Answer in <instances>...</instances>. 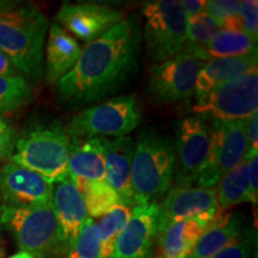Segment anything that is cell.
Wrapping results in <instances>:
<instances>
[{
  "instance_id": "cell-1",
  "label": "cell",
  "mask_w": 258,
  "mask_h": 258,
  "mask_svg": "<svg viewBox=\"0 0 258 258\" xmlns=\"http://www.w3.org/2000/svg\"><path fill=\"white\" fill-rule=\"evenodd\" d=\"M140 41L138 19L131 16L86 43L73 69L56 84L59 101L69 106L97 104L127 86L139 70Z\"/></svg>"
},
{
  "instance_id": "cell-2",
  "label": "cell",
  "mask_w": 258,
  "mask_h": 258,
  "mask_svg": "<svg viewBox=\"0 0 258 258\" xmlns=\"http://www.w3.org/2000/svg\"><path fill=\"white\" fill-rule=\"evenodd\" d=\"M47 31L48 19L35 6H18L0 14V50L29 84H37L43 76Z\"/></svg>"
},
{
  "instance_id": "cell-3",
  "label": "cell",
  "mask_w": 258,
  "mask_h": 258,
  "mask_svg": "<svg viewBox=\"0 0 258 258\" xmlns=\"http://www.w3.org/2000/svg\"><path fill=\"white\" fill-rule=\"evenodd\" d=\"M176 171V148L169 138L145 129L135 141L131 183L135 201L157 203L169 191Z\"/></svg>"
},
{
  "instance_id": "cell-4",
  "label": "cell",
  "mask_w": 258,
  "mask_h": 258,
  "mask_svg": "<svg viewBox=\"0 0 258 258\" xmlns=\"http://www.w3.org/2000/svg\"><path fill=\"white\" fill-rule=\"evenodd\" d=\"M0 226L12 234L19 251L35 258H57L69 253L57 227L53 205L0 206Z\"/></svg>"
},
{
  "instance_id": "cell-5",
  "label": "cell",
  "mask_w": 258,
  "mask_h": 258,
  "mask_svg": "<svg viewBox=\"0 0 258 258\" xmlns=\"http://www.w3.org/2000/svg\"><path fill=\"white\" fill-rule=\"evenodd\" d=\"M71 139L59 123L41 125L16 140L12 163L34 171L49 184L69 178Z\"/></svg>"
},
{
  "instance_id": "cell-6",
  "label": "cell",
  "mask_w": 258,
  "mask_h": 258,
  "mask_svg": "<svg viewBox=\"0 0 258 258\" xmlns=\"http://www.w3.org/2000/svg\"><path fill=\"white\" fill-rule=\"evenodd\" d=\"M141 118L137 96L122 95L80 111L64 131L70 139L125 137L140 124Z\"/></svg>"
},
{
  "instance_id": "cell-7",
  "label": "cell",
  "mask_w": 258,
  "mask_h": 258,
  "mask_svg": "<svg viewBox=\"0 0 258 258\" xmlns=\"http://www.w3.org/2000/svg\"><path fill=\"white\" fill-rule=\"evenodd\" d=\"M145 18L144 38L148 56L163 62L182 53L188 17L179 0H154L141 8Z\"/></svg>"
},
{
  "instance_id": "cell-8",
  "label": "cell",
  "mask_w": 258,
  "mask_h": 258,
  "mask_svg": "<svg viewBox=\"0 0 258 258\" xmlns=\"http://www.w3.org/2000/svg\"><path fill=\"white\" fill-rule=\"evenodd\" d=\"M258 108L257 69L215 86L196 98L192 112L203 120H245Z\"/></svg>"
},
{
  "instance_id": "cell-9",
  "label": "cell",
  "mask_w": 258,
  "mask_h": 258,
  "mask_svg": "<svg viewBox=\"0 0 258 258\" xmlns=\"http://www.w3.org/2000/svg\"><path fill=\"white\" fill-rule=\"evenodd\" d=\"M211 131V148L207 163L198 176V188L212 189L226 173L238 165L247 152L245 120H213Z\"/></svg>"
},
{
  "instance_id": "cell-10",
  "label": "cell",
  "mask_w": 258,
  "mask_h": 258,
  "mask_svg": "<svg viewBox=\"0 0 258 258\" xmlns=\"http://www.w3.org/2000/svg\"><path fill=\"white\" fill-rule=\"evenodd\" d=\"M206 61L194 54L182 53L153 64L147 82V93L156 105L188 99L195 92L198 74Z\"/></svg>"
},
{
  "instance_id": "cell-11",
  "label": "cell",
  "mask_w": 258,
  "mask_h": 258,
  "mask_svg": "<svg viewBox=\"0 0 258 258\" xmlns=\"http://www.w3.org/2000/svg\"><path fill=\"white\" fill-rule=\"evenodd\" d=\"M177 186H191L207 163L211 131L206 120L186 116L179 122L176 141Z\"/></svg>"
},
{
  "instance_id": "cell-12",
  "label": "cell",
  "mask_w": 258,
  "mask_h": 258,
  "mask_svg": "<svg viewBox=\"0 0 258 258\" xmlns=\"http://www.w3.org/2000/svg\"><path fill=\"white\" fill-rule=\"evenodd\" d=\"M53 185L34 171L10 163L0 166V201L3 206L30 207L51 203Z\"/></svg>"
},
{
  "instance_id": "cell-13",
  "label": "cell",
  "mask_w": 258,
  "mask_h": 258,
  "mask_svg": "<svg viewBox=\"0 0 258 258\" xmlns=\"http://www.w3.org/2000/svg\"><path fill=\"white\" fill-rule=\"evenodd\" d=\"M55 18L59 22L57 24L62 25L67 32L89 43L104 35L124 17L120 10L106 5L64 3Z\"/></svg>"
},
{
  "instance_id": "cell-14",
  "label": "cell",
  "mask_w": 258,
  "mask_h": 258,
  "mask_svg": "<svg viewBox=\"0 0 258 258\" xmlns=\"http://www.w3.org/2000/svg\"><path fill=\"white\" fill-rule=\"evenodd\" d=\"M158 203H139L116 239L111 258H151L157 239Z\"/></svg>"
},
{
  "instance_id": "cell-15",
  "label": "cell",
  "mask_w": 258,
  "mask_h": 258,
  "mask_svg": "<svg viewBox=\"0 0 258 258\" xmlns=\"http://www.w3.org/2000/svg\"><path fill=\"white\" fill-rule=\"evenodd\" d=\"M219 208L215 189L175 186L158 205L157 235L172 222Z\"/></svg>"
},
{
  "instance_id": "cell-16",
  "label": "cell",
  "mask_w": 258,
  "mask_h": 258,
  "mask_svg": "<svg viewBox=\"0 0 258 258\" xmlns=\"http://www.w3.org/2000/svg\"><path fill=\"white\" fill-rule=\"evenodd\" d=\"M51 205L55 213L61 239L70 251L74 240L78 237L80 227L88 219V212L82 192L71 177L56 183L54 186Z\"/></svg>"
},
{
  "instance_id": "cell-17",
  "label": "cell",
  "mask_w": 258,
  "mask_h": 258,
  "mask_svg": "<svg viewBox=\"0 0 258 258\" xmlns=\"http://www.w3.org/2000/svg\"><path fill=\"white\" fill-rule=\"evenodd\" d=\"M135 141L131 137L105 138V182L120 196L122 205L137 206L131 183V165Z\"/></svg>"
},
{
  "instance_id": "cell-18",
  "label": "cell",
  "mask_w": 258,
  "mask_h": 258,
  "mask_svg": "<svg viewBox=\"0 0 258 258\" xmlns=\"http://www.w3.org/2000/svg\"><path fill=\"white\" fill-rule=\"evenodd\" d=\"M222 214L220 209L215 208L167 226L157 235L161 258H185L206 228Z\"/></svg>"
},
{
  "instance_id": "cell-19",
  "label": "cell",
  "mask_w": 258,
  "mask_h": 258,
  "mask_svg": "<svg viewBox=\"0 0 258 258\" xmlns=\"http://www.w3.org/2000/svg\"><path fill=\"white\" fill-rule=\"evenodd\" d=\"M105 138H73L70 144L69 175L72 179H105Z\"/></svg>"
},
{
  "instance_id": "cell-20",
  "label": "cell",
  "mask_w": 258,
  "mask_h": 258,
  "mask_svg": "<svg viewBox=\"0 0 258 258\" xmlns=\"http://www.w3.org/2000/svg\"><path fill=\"white\" fill-rule=\"evenodd\" d=\"M82 48L72 35L57 23H51L46 47V80L56 85L79 59Z\"/></svg>"
},
{
  "instance_id": "cell-21",
  "label": "cell",
  "mask_w": 258,
  "mask_h": 258,
  "mask_svg": "<svg viewBox=\"0 0 258 258\" xmlns=\"http://www.w3.org/2000/svg\"><path fill=\"white\" fill-rule=\"evenodd\" d=\"M257 51L243 56L215 57L206 61L196 78L194 96L200 98L215 86L257 69Z\"/></svg>"
},
{
  "instance_id": "cell-22",
  "label": "cell",
  "mask_w": 258,
  "mask_h": 258,
  "mask_svg": "<svg viewBox=\"0 0 258 258\" xmlns=\"http://www.w3.org/2000/svg\"><path fill=\"white\" fill-rule=\"evenodd\" d=\"M243 228V218L238 213L220 215L206 228L185 258H212L233 241Z\"/></svg>"
},
{
  "instance_id": "cell-23",
  "label": "cell",
  "mask_w": 258,
  "mask_h": 258,
  "mask_svg": "<svg viewBox=\"0 0 258 258\" xmlns=\"http://www.w3.org/2000/svg\"><path fill=\"white\" fill-rule=\"evenodd\" d=\"M257 40L245 31L221 30L209 41V43L198 54V57L208 61L215 57L243 56L256 53Z\"/></svg>"
},
{
  "instance_id": "cell-24",
  "label": "cell",
  "mask_w": 258,
  "mask_h": 258,
  "mask_svg": "<svg viewBox=\"0 0 258 258\" xmlns=\"http://www.w3.org/2000/svg\"><path fill=\"white\" fill-rule=\"evenodd\" d=\"M247 165L249 157L245 154L244 159L219 180L215 194L218 207L222 213L239 203L250 202Z\"/></svg>"
},
{
  "instance_id": "cell-25",
  "label": "cell",
  "mask_w": 258,
  "mask_h": 258,
  "mask_svg": "<svg viewBox=\"0 0 258 258\" xmlns=\"http://www.w3.org/2000/svg\"><path fill=\"white\" fill-rule=\"evenodd\" d=\"M74 182L82 192L86 212L91 219L103 217L115 206L122 205L120 196L105 180L76 179Z\"/></svg>"
},
{
  "instance_id": "cell-26",
  "label": "cell",
  "mask_w": 258,
  "mask_h": 258,
  "mask_svg": "<svg viewBox=\"0 0 258 258\" xmlns=\"http://www.w3.org/2000/svg\"><path fill=\"white\" fill-rule=\"evenodd\" d=\"M132 208L124 205H117L103 215L96 224V233L99 241L102 258H111L116 239L121 233L131 217Z\"/></svg>"
},
{
  "instance_id": "cell-27",
  "label": "cell",
  "mask_w": 258,
  "mask_h": 258,
  "mask_svg": "<svg viewBox=\"0 0 258 258\" xmlns=\"http://www.w3.org/2000/svg\"><path fill=\"white\" fill-rule=\"evenodd\" d=\"M220 24L207 12L189 17L185 29V44L183 51L198 56L200 51L207 46L209 41L220 31Z\"/></svg>"
},
{
  "instance_id": "cell-28",
  "label": "cell",
  "mask_w": 258,
  "mask_h": 258,
  "mask_svg": "<svg viewBox=\"0 0 258 258\" xmlns=\"http://www.w3.org/2000/svg\"><path fill=\"white\" fill-rule=\"evenodd\" d=\"M31 86L23 77H0V116L17 111L31 101Z\"/></svg>"
},
{
  "instance_id": "cell-29",
  "label": "cell",
  "mask_w": 258,
  "mask_h": 258,
  "mask_svg": "<svg viewBox=\"0 0 258 258\" xmlns=\"http://www.w3.org/2000/svg\"><path fill=\"white\" fill-rule=\"evenodd\" d=\"M67 258H102L93 219L88 218L84 221L78 237L67 253Z\"/></svg>"
},
{
  "instance_id": "cell-30",
  "label": "cell",
  "mask_w": 258,
  "mask_h": 258,
  "mask_svg": "<svg viewBox=\"0 0 258 258\" xmlns=\"http://www.w3.org/2000/svg\"><path fill=\"white\" fill-rule=\"evenodd\" d=\"M254 231L244 227L241 233L212 258H251L254 247Z\"/></svg>"
},
{
  "instance_id": "cell-31",
  "label": "cell",
  "mask_w": 258,
  "mask_h": 258,
  "mask_svg": "<svg viewBox=\"0 0 258 258\" xmlns=\"http://www.w3.org/2000/svg\"><path fill=\"white\" fill-rule=\"evenodd\" d=\"M240 2L237 0H207L206 11L219 24L227 18L239 14Z\"/></svg>"
},
{
  "instance_id": "cell-32",
  "label": "cell",
  "mask_w": 258,
  "mask_h": 258,
  "mask_svg": "<svg viewBox=\"0 0 258 258\" xmlns=\"http://www.w3.org/2000/svg\"><path fill=\"white\" fill-rule=\"evenodd\" d=\"M239 17L243 22L244 31L254 40L258 37V3L256 0L240 2Z\"/></svg>"
},
{
  "instance_id": "cell-33",
  "label": "cell",
  "mask_w": 258,
  "mask_h": 258,
  "mask_svg": "<svg viewBox=\"0 0 258 258\" xmlns=\"http://www.w3.org/2000/svg\"><path fill=\"white\" fill-rule=\"evenodd\" d=\"M16 144L15 129L0 116V160L11 157Z\"/></svg>"
},
{
  "instance_id": "cell-34",
  "label": "cell",
  "mask_w": 258,
  "mask_h": 258,
  "mask_svg": "<svg viewBox=\"0 0 258 258\" xmlns=\"http://www.w3.org/2000/svg\"><path fill=\"white\" fill-rule=\"evenodd\" d=\"M258 151H247L246 156L249 157L247 165V178H249V196L250 202L257 205L258 200Z\"/></svg>"
},
{
  "instance_id": "cell-35",
  "label": "cell",
  "mask_w": 258,
  "mask_h": 258,
  "mask_svg": "<svg viewBox=\"0 0 258 258\" xmlns=\"http://www.w3.org/2000/svg\"><path fill=\"white\" fill-rule=\"evenodd\" d=\"M245 133L247 140V151H258V112H253L245 118Z\"/></svg>"
},
{
  "instance_id": "cell-36",
  "label": "cell",
  "mask_w": 258,
  "mask_h": 258,
  "mask_svg": "<svg viewBox=\"0 0 258 258\" xmlns=\"http://www.w3.org/2000/svg\"><path fill=\"white\" fill-rule=\"evenodd\" d=\"M179 3L188 18L203 14L206 11V5H207V0H182Z\"/></svg>"
},
{
  "instance_id": "cell-37",
  "label": "cell",
  "mask_w": 258,
  "mask_h": 258,
  "mask_svg": "<svg viewBox=\"0 0 258 258\" xmlns=\"http://www.w3.org/2000/svg\"><path fill=\"white\" fill-rule=\"evenodd\" d=\"M0 77H22L10 57L0 50Z\"/></svg>"
},
{
  "instance_id": "cell-38",
  "label": "cell",
  "mask_w": 258,
  "mask_h": 258,
  "mask_svg": "<svg viewBox=\"0 0 258 258\" xmlns=\"http://www.w3.org/2000/svg\"><path fill=\"white\" fill-rule=\"evenodd\" d=\"M19 2H10V0H0V14L9 12L18 8Z\"/></svg>"
},
{
  "instance_id": "cell-39",
  "label": "cell",
  "mask_w": 258,
  "mask_h": 258,
  "mask_svg": "<svg viewBox=\"0 0 258 258\" xmlns=\"http://www.w3.org/2000/svg\"><path fill=\"white\" fill-rule=\"evenodd\" d=\"M9 258H35V257L29 252H25V251H18L17 253L12 254V256Z\"/></svg>"
},
{
  "instance_id": "cell-40",
  "label": "cell",
  "mask_w": 258,
  "mask_h": 258,
  "mask_svg": "<svg viewBox=\"0 0 258 258\" xmlns=\"http://www.w3.org/2000/svg\"><path fill=\"white\" fill-rule=\"evenodd\" d=\"M5 256V249L3 246V241H2V235H0V258H3Z\"/></svg>"
}]
</instances>
